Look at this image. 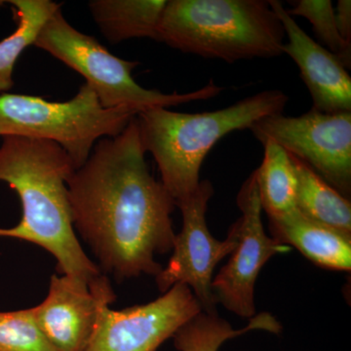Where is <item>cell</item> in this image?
<instances>
[{
	"label": "cell",
	"mask_w": 351,
	"mask_h": 351,
	"mask_svg": "<svg viewBox=\"0 0 351 351\" xmlns=\"http://www.w3.org/2000/svg\"><path fill=\"white\" fill-rule=\"evenodd\" d=\"M241 217L232 226L237 246L228 263L213 278L212 292L217 304L242 318L256 315L255 285L261 270L270 258L287 253L290 247L269 237L263 228V208L254 171L242 184L237 195Z\"/></svg>",
	"instance_id": "obj_9"
},
{
	"label": "cell",
	"mask_w": 351,
	"mask_h": 351,
	"mask_svg": "<svg viewBox=\"0 0 351 351\" xmlns=\"http://www.w3.org/2000/svg\"><path fill=\"white\" fill-rule=\"evenodd\" d=\"M0 351H58L38 327L32 308L0 313Z\"/></svg>",
	"instance_id": "obj_20"
},
{
	"label": "cell",
	"mask_w": 351,
	"mask_h": 351,
	"mask_svg": "<svg viewBox=\"0 0 351 351\" xmlns=\"http://www.w3.org/2000/svg\"><path fill=\"white\" fill-rule=\"evenodd\" d=\"M285 36L269 0H169L157 41L232 64L280 56Z\"/></svg>",
	"instance_id": "obj_4"
},
{
	"label": "cell",
	"mask_w": 351,
	"mask_h": 351,
	"mask_svg": "<svg viewBox=\"0 0 351 351\" xmlns=\"http://www.w3.org/2000/svg\"><path fill=\"white\" fill-rule=\"evenodd\" d=\"M17 29L0 41V93L14 86L13 69L23 51L34 45L39 32L61 5L51 0H10Z\"/></svg>",
	"instance_id": "obj_17"
},
{
	"label": "cell",
	"mask_w": 351,
	"mask_h": 351,
	"mask_svg": "<svg viewBox=\"0 0 351 351\" xmlns=\"http://www.w3.org/2000/svg\"><path fill=\"white\" fill-rule=\"evenodd\" d=\"M34 45L80 73L93 88L104 108H132L140 112L152 108H167L189 101L209 100L223 90L212 80L201 89L184 94H164L158 90L145 89L132 76L138 62L113 56L93 36L71 27L61 9L43 25Z\"/></svg>",
	"instance_id": "obj_6"
},
{
	"label": "cell",
	"mask_w": 351,
	"mask_h": 351,
	"mask_svg": "<svg viewBox=\"0 0 351 351\" xmlns=\"http://www.w3.org/2000/svg\"><path fill=\"white\" fill-rule=\"evenodd\" d=\"M280 323L269 313L254 316L246 327L234 330L230 323L219 315L200 313L180 328L173 336L174 346L179 351H218L228 339L241 336L253 330L279 334Z\"/></svg>",
	"instance_id": "obj_18"
},
{
	"label": "cell",
	"mask_w": 351,
	"mask_h": 351,
	"mask_svg": "<svg viewBox=\"0 0 351 351\" xmlns=\"http://www.w3.org/2000/svg\"><path fill=\"white\" fill-rule=\"evenodd\" d=\"M202 313L189 286L176 284L149 304L112 311L106 306L85 351H157Z\"/></svg>",
	"instance_id": "obj_10"
},
{
	"label": "cell",
	"mask_w": 351,
	"mask_h": 351,
	"mask_svg": "<svg viewBox=\"0 0 351 351\" xmlns=\"http://www.w3.org/2000/svg\"><path fill=\"white\" fill-rule=\"evenodd\" d=\"M289 156L297 178V209L307 218L351 237L350 200L301 159Z\"/></svg>",
	"instance_id": "obj_15"
},
{
	"label": "cell",
	"mask_w": 351,
	"mask_h": 351,
	"mask_svg": "<svg viewBox=\"0 0 351 351\" xmlns=\"http://www.w3.org/2000/svg\"><path fill=\"white\" fill-rule=\"evenodd\" d=\"M145 154L135 117L117 137L101 138L68 181L73 226L119 281L156 277L163 269L156 256L174 245L175 202Z\"/></svg>",
	"instance_id": "obj_1"
},
{
	"label": "cell",
	"mask_w": 351,
	"mask_h": 351,
	"mask_svg": "<svg viewBox=\"0 0 351 351\" xmlns=\"http://www.w3.org/2000/svg\"><path fill=\"white\" fill-rule=\"evenodd\" d=\"M138 112L132 108H104L88 83L64 103L4 93L0 95V136L52 141L68 154L77 170L99 138L117 137Z\"/></svg>",
	"instance_id": "obj_5"
},
{
	"label": "cell",
	"mask_w": 351,
	"mask_h": 351,
	"mask_svg": "<svg viewBox=\"0 0 351 351\" xmlns=\"http://www.w3.org/2000/svg\"><path fill=\"white\" fill-rule=\"evenodd\" d=\"M249 130L261 144L272 141L301 159L350 200L351 112L328 114L311 108L301 117H263Z\"/></svg>",
	"instance_id": "obj_7"
},
{
	"label": "cell",
	"mask_w": 351,
	"mask_h": 351,
	"mask_svg": "<svg viewBox=\"0 0 351 351\" xmlns=\"http://www.w3.org/2000/svg\"><path fill=\"white\" fill-rule=\"evenodd\" d=\"M292 9L289 15L306 18L311 25L316 38L326 49L336 55L346 69L351 68V45L339 36L335 19V9L330 0H298L291 2Z\"/></svg>",
	"instance_id": "obj_19"
},
{
	"label": "cell",
	"mask_w": 351,
	"mask_h": 351,
	"mask_svg": "<svg viewBox=\"0 0 351 351\" xmlns=\"http://www.w3.org/2000/svg\"><path fill=\"white\" fill-rule=\"evenodd\" d=\"M263 162L255 170L261 205L269 219L297 209V178L287 152L272 141L263 143Z\"/></svg>",
	"instance_id": "obj_16"
},
{
	"label": "cell",
	"mask_w": 351,
	"mask_h": 351,
	"mask_svg": "<svg viewBox=\"0 0 351 351\" xmlns=\"http://www.w3.org/2000/svg\"><path fill=\"white\" fill-rule=\"evenodd\" d=\"M166 0H91L88 3L95 23L110 43L131 38L157 41Z\"/></svg>",
	"instance_id": "obj_14"
},
{
	"label": "cell",
	"mask_w": 351,
	"mask_h": 351,
	"mask_svg": "<svg viewBox=\"0 0 351 351\" xmlns=\"http://www.w3.org/2000/svg\"><path fill=\"white\" fill-rule=\"evenodd\" d=\"M289 101L281 90H265L215 112L182 113L152 108L136 115L141 143L158 166L161 182L175 205L199 186L200 169L215 145L233 131L250 128L263 117L283 113Z\"/></svg>",
	"instance_id": "obj_3"
},
{
	"label": "cell",
	"mask_w": 351,
	"mask_h": 351,
	"mask_svg": "<svg viewBox=\"0 0 351 351\" xmlns=\"http://www.w3.org/2000/svg\"><path fill=\"white\" fill-rule=\"evenodd\" d=\"M115 300L108 277H51L47 297L32 307L38 327L58 351H85L101 311Z\"/></svg>",
	"instance_id": "obj_11"
},
{
	"label": "cell",
	"mask_w": 351,
	"mask_h": 351,
	"mask_svg": "<svg viewBox=\"0 0 351 351\" xmlns=\"http://www.w3.org/2000/svg\"><path fill=\"white\" fill-rule=\"evenodd\" d=\"M271 237L293 246L321 267L341 271L351 269V237L307 218L298 209L269 219Z\"/></svg>",
	"instance_id": "obj_13"
},
{
	"label": "cell",
	"mask_w": 351,
	"mask_h": 351,
	"mask_svg": "<svg viewBox=\"0 0 351 351\" xmlns=\"http://www.w3.org/2000/svg\"><path fill=\"white\" fill-rule=\"evenodd\" d=\"M269 2L288 38L283 53L297 64L313 98V110L328 114L351 112V78L338 57L313 40L280 1Z\"/></svg>",
	"instance_id": "obj_12"
},
{
	"label": "cell",
	"mask_w": 351,
	"mask_h": 351,
	"mask_svg": "<svg viewBox=\"0 0 351 351\" xmlns=\"http://www.w3.org/2000/svg\"><path fill=\"white\" fill-rule=\"evenodd\" d=\"M335 19L337 29L341 38L348 45H351V1L339 0L335 9Z\"/></svg>",
	"instance_id": "obj_21"
},
{
	"label": "cell",
	"mask_w": 351,
	"mask_h": 351,
	"mask_svg": "<svg viewBox=\"0 0 351 351\" xmlns=\"http://www.w3.org/2000/svg\"><path fill=\"white\" fill-rule=\"evenodd\" d=\"M214 193L213 184L204 180L193 195L176 204L182 212V230L176 234L167 267L156 276L161 293L167 292L176 284L189 286L203 313L210 315H218V304L212 292L214 270L232 253L237 242L232 226L223 241L215 239L208 228V203Z\"/></svg>",
	"instance_id": "obj_8"
},
{
	"label": "cell",
	"mask_w": 351,
	"mask_h": 351,
	"mask_svg": "<svg viewBox=\"0 0 351 351\" xmlns=\"http://www.w3.org/2000/svg\"><path fill=\"white\" fill-rule=\"evenodd\" d=\"M75 171L68 154L52 141L3 136L0 181L18 193L23 215L17 226L0 228V237L38 245L56 258L58 274L91 281L103 274L73 228L68 181Z\"/></svg>",
	"instance_id": "obj_2"
}]
</instances>
